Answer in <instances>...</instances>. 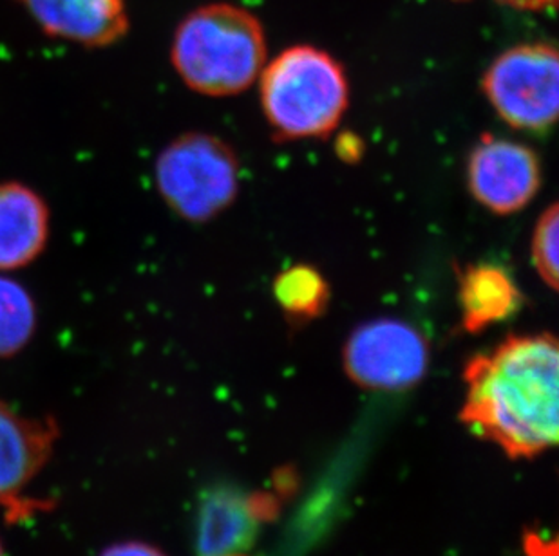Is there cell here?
Here are the masks:
<instances>
[{
  "instance_id": "cell-15",
  "label": "cell",
  "mask_w": 559,
  "mask_h": 556,
  "mask_svg": "<svg viewBox=\"0 0 559 556\" xmlns=\"http://www.w3.org/2000/svg\"><path fill=\"white\" fill-rule=\"evenodd\" d=\"M559 208L558 203L542 214L533 235V263L539 278L552 291H558L559 263Z\"/></svg>"
},
{
  "instance_id": "cell-9",
  "label": "cell",
  "mask_w": 559,
  "mask_h": 556,
  "mask_svg": "<svg viewBox=\"0 0 559 556\" xmlns=\"http://www.w3.org/2000/svg\"><path fill=\"white\" fill-rule=\"evenodd\" d=\"M57 439L51 420L21 414L0 401V504H10L48 462Z\"/></svg>"
},
{
  "instance_id": "cell-4",
  "label": "cell",
  "mask_w": 559,
  "mask_h": 556,
  "mask_svg": "<svg viewBox=\"0 0 559 556\" xmlns=\"http://www.w3.org/2000/svg\"><path fill=\"white\" fill-rule=\"evenodd\" d=\"M154 179L176 216L189 222L212 221L238 197L239 159L222 137L187 132L159 153Z\"/></svg>"
},
{
  "instance_id": "cell-10",
  "label": "cell",
  "mask_w": 559,
  "mask_h": 556,
  "mask_svg": "<svg viewBox=\"0 0 559 556\" xmlns=\"http://www.w3.org/2000/svg\"><path fill=\"white\" fill-rule=\"evenodd\" d=\"M48 203L21 181H0V274L35 263L48 246Z\"/></svg>"
},
{
  "instance_id": "cell-17",
  "label": "cell",
  "mask_w": 559,
  "mask_h": 556,
  "mask_svg": "<svg viewBox=\"0 0 559 556\" xmlns=\"http://www.w3.org/2000/svg\"><path fill=\"white\" fill-rule=\"evenodd\" d=\"M460 2H465V0H460ZM497 2L520 11L555 10L556 4H558V0H497Z\"/></svg>"
},
{
  "instance_id": "cell-7",
  "label": "cell",
  "mask_w": 559,
  "mask_h": 556,
  "mask_svg": "<svg viewBox=\"0 0 559 556\" xmlns=\"http://www.w3.org/2000/svg\"><path fill=\"white\" fill-rule=\"evenodd\" d=\"M471 194L497 216L523 210L542 186L538 154L523 143L484 134L467 159Z\"/></svg>"
},
{
  "instance_id": "cell-14",
  "label": "cell",
  "mask_w": 559,
  "mask_h": 556,
  "mask_svg": "<svg viewBox=\"0 0 559 556\" xmlns=\"http://www.w3.org/2000/svg\"><path fill=\"white\" fill-rule=\"evenodd\" d=\"M37 304L21 282L0 275V360L15 356L37 331Z\"/></svg>"
},
{
  "instance_id": "cell-8",
  "label": "cell",
  "mask_w": 559,
  "mask_h": 556,
  "mask_svg": "<svg viewBox=\"0 0 559 556\" xmlns=\"http://www.w3.org/2000/svg\"><path fill=\"white\" fill-rule=\"evenodd\" d=\"M48 37L82 48H109L129 33L126 0H19Z\"/></svg>"
},
{
  "instance_id": "cell-2",
  "label": "cell",
  "mask_w": 559,
  "mask_h": 556,
  "mask_svg": "<svg viewBox=\"0 0 559 556\" xmlns=\"http://www.w3.org/2000/svg\"><path fill=\"white\" fill-rule=\"evenodd\" d=\"M170 60L183 84L198 95H241L266 63L263 24L236 4L201 5L176 27Z\"/></svg>"
},
{
  "instance_id": "cell-12",
  "label": "cell",
  "mask_w": 559,
  "mask_h": 556,
  "mask_svg": "<svg viewBox=\"0 0 559 556\" xmlns=\"http://www.w3.org/2000/svg\"><path fill=\"white\" fill-rule=\"evenodd\" d=\"M255 520V509L247 500L228 494L212 495L200 517L201 555H230L247 546Z\"/></svg>"
},
{
  "instance_id": "cell-19",
  "label": "cell",
  "mask_w": 559,
  "mask_h": 556,
  "mask_svg": "<svg viewBox=\"0 0 559 556\" xmlns=\"http://www.w3.org/2000/svg\"><path fill=\"white\" fill-rule=\"evenodd\" d=\"M219 556H243V555H238V553H230V555H219Z\"/></svg>"
},
{
  "instance_id": "cell-11",
  "label": "cell",
  "mask_w": 559,
  "mask_h": 556,
  "mask_svg": "<svg viewBox=\"0 0 559 556\" xmlns=\"http://www.w3.org/2000/svg\"><path fill=\"white\" fill-rule=\"evenodd\" d=\"M459 302L465 331L476 335L514 315L522 293L506 269L476 264L459 271Z\"/></svg>"
},
{
  "instance_id": "cell-3",
  "label": "cell",
  "mask_w": 559,
  "mask_h": 556,
  "mask_svg": "<svg viewBox=\"0 0 559 556\" xmlns=\"http://www.w3.org/2000/svg\"><path fill=\"white\" fill-rule=\"evenodd\" d=\"M259 80L264 118L283 142L328 137L348 109L343 65L313 46L285 49L264 63Z\"/></svg>"
},
{
  "instance_id": "cell-16",
  "label": "cell",
  "mask_w": 559,
  "mask_h": 556,
  "mask_svg": "<svg viewBox=\"0 0 559 556\" xmlns=\"http://www.w3.org/2000/svg\"><path fill=\"white\" fill-rule=\"evenodd\" d=\"M100 556H165L164 553L158 552L156 547L143 544V542H122V544H115Z\"/></svg>"
},
{
  "instance_id": "cell-5",
  "label": "cell",
  "mask_w": 559,
  "mask_h": 556,
  "mask_svg": "<svg viewBox=\"0 0 559 556\" xmlns=\"http://www.w3.org/2000/svg\"><path fill=\"white\" fill-rule=\"evenodd\" d=\"M481 89L507 125L544 132L559 107V57L552 44H520L487 68Z\"/></svg>"
},
{
  "instance_id": "cell-18",
  "label": "cell",
  "mask_w": 559,
  "mask_h": 556,
  "mask_svg": "<svg viewBox=\"0 0 559 556\" xmlns=\"http://www.w3.org/2000/svg\"><path fill=\"white\" fill-rule=\"evenodd\" d=\"M0 556H5L4 555V547H2V544H0Z\"/></svg>"
},
{
  "instance_id": "cell-1",
  "label": "cell",
  "mask_w": 559,
  "mask_h": 556,
  "mask_svg": "<svg viewBox=\"0 0 559 556\" xmlns=\"http://www.w3.org/2000/svg\"><path fill=\"white\" fill-rule=\"evenodd\" d=\"M460 420L514 459L558 442L559 349L550 333L509 336L465 365Z\"/></svg>"
},
{
  "instance_id": "cell-13",
  "label": "cell",
  "mask_w": 559,
  "mask_h": 556,
  "mask_svg": "<svg viewBox=\"0 0 559 556\" xmlns=\"http://www.w3.org/2000/svg\"><path fill=\"white\" fill-rule=\"evenodd\" d=\"M274 297L288 321L310 322L326 311L330 286L316 268L297 264L277 275Z\"/></svg>"
},
{
  "instance_id": "cell-6",
  "label": "cell",
  "mask_w": 559,
  "mask_h": 556,
  "mask_svg": "<svg viewBox=\"0 0 559 556\" xmlns=\"http://www.w3.org/2000/svg\"><path fill=\"white\" fill-rule=\"evenodd\" d=\"M343 363L360 389L401 392L420 384L428 373L429 343L409 322L377 318L349 335Z\"/></svg>"
}]
</instances>
